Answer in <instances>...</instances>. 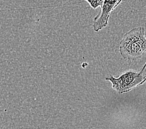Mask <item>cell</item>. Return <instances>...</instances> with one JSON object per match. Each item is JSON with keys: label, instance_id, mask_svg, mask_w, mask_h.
Here are the masks:
<instances>
[{"label": "cell", "instance_id": "277c9868", "mask_svg": "<svg viewBox=\"0 0 146 129\" xmlns=\"http://www.w3.org/2000/svg\"><path fill=\"white\" fill-rule=\"evenodd\" d=\"M85 1L88 2L93 9H95L98 7H102L104 0H85Z\"/></svg>", "mask_w": 146, "mask_h": 129}, {"label": "cell", "instance_id": "7a4b0ae2", "mask_svg": "<svg viewBox=\"0 0 146 129\" xmlns=\"http://www.w3.org/2000/svg\"><path fill=\"white\" fill-rule=\"evenodd\" d=\"M105 79L111 82L113 89L119 94L129 92L146 81V62L140 71L129 70L118 77L110 76Z\"/></svg>", "mask_w": 146, "mask_h": 129}, {"label": "cell", "instance_id": "3957f363", "mask_svg": "<svg viewBox=\"0 0 146 129\" xmlns=\"http://www.w3.org/2000/svg\"><path fill=\"white\" fill-rule=\"evenodd\" d=\"M123 0H104L98 15L94 18L93 29L95 32L103 29L108 24L111 13L115 9Z\"/></svg>", "mask_w": 146, "mask_h": 129}, {"label": "cell", "instance_id": "6da1fadb", "mask_svg": "<svg viewBox=\"0 0 146 129\" xmlns=\"http://www.w3.org/2000/svg\"><path fill=\"white\" fill-rule=\"evenodd\" d=\"M119 53L124 60L135 61L146 53V38L144 27L130 30L119 42Z\"/></svg>", "mask_w": 146, "mask_h": 129}]
</instances>
